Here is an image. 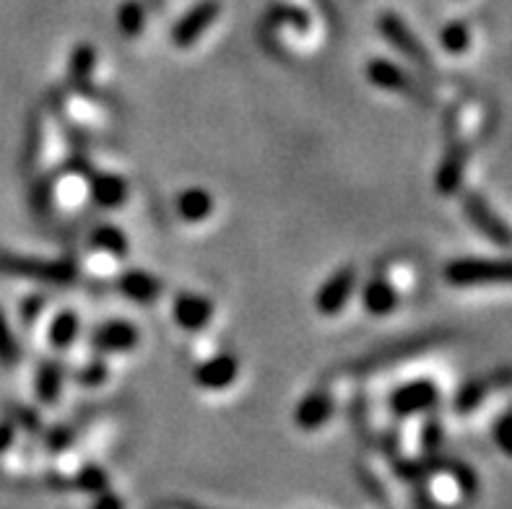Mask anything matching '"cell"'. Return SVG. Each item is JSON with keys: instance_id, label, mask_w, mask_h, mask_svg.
Returning <instances> with one entry per match:
<instances>
[{"instance_id": "cell-14", "label": "cell", "mask_w": 512, "mask_h": 509, "mask_svg": "<svg viewBox=\"0 0 512 509\" xmlns=\"http://www.w3.org/2000/svg\"><path fill=\"white\" fill-rule=\"evenodd\" d=\"M466 164H468L466 141H453L435 174V187L442 195H455L458 190H461L463 174H466Z\"/></svg>"}, {"instance_id": "cell-32", "label": "cell", "mask_w": 512, "mask_h": 509, "mask_svg": "<svg viewBox=\"0 0 512 509\" xmlns=\"http://www.w3.org/2000/svg\"><path fill=\"white\" fill-rule=\"evenodd\" d=\"M71 432H65V426H60V429H52L50 434H47V442H50V447L55 452H63L65 447L71 445Z\"/></svg>"}, {"instance_id": "cell-6", "label": "cell", "mask_w": 512, "mask_h": 509, "mask_svg": "<svg viewBox=\"0 0 512 509\" xmlns=\"http://www.w3.org/2000/svg\"><path fill=\"white\" fill-rule=\"evenodd\" d=\"M437 400H440V387H437L435 382L411 380L390 393V411L406 419V416H416V413L429 411Z\"/></svg>"}, {"instance_id": "cell-18", "label": "cell", "mask_w": 512, "mask_h": 509, "mask_svg": "<svg viewBox=\"0 0 512 509\" xmlns=\"http://www.w3.org/2000/svg\"><path fill=\"white\" fill-rule=\"evenodd\" d=\"M175 208L180 213L182 221H188V224H203V221L214 213L216 200L214 195L208 193L206 187H188V190H182L175 200Z\"/></svg>"}, {"instance_id": "cell-9", "label": "cell", "mask_w": 512, "mask_h": 509, "mask_svg": "<svg viewBox=\"0 0 512 509\" xmlns=\"http://www.w3.org/2000/svg\"><path fill=\"white\" fill-rule=\"evenodd\" d=\"M237 374H240V359L234 354H219L201 361V364L195 367L193 380L201 390L219 393V390H227V387L234 385Z\"/></svg>"}, {"instance_id": "cell-11", "label": "cell", "mask_w": 512, "mask_h": 509, "mask_svg": "<svg viewBox=\"0 0 512 509\" xmlns=\"http://www.w3.org/2000/svg\"><path fill=\"white\" fill-rule=\"evenodd\" d=\"M333 411H336V400H333L331 390L320 387V390H312L299 400L297 411H294V424L302 432H318L331 421Z\"/></svg>"}, {"instance_id": "cell-25", "label": "cell", "mask_w": 512, "mask_h": 509, "mask_svg": "<svg viewBox=\"0 0 512 509\" xmlns=\"http://www.w3.org/2000/svg\"><path fill=\"white\" fill-rule=\"evenodd\" d=\"M440 45L450 52V55H463L471 45V32H468V24L463 21H450L445 29L440 32Z\"/></svg>"}, {"instance_id": "cell-7", "label": "cell", "mask_w": 512, "mask_h": 509, "mask_svg": "<svg viewBox=\"0 0 512 509\" xmlns=\"http://www.w3.org/2000/svg\"><path fill=\"white\" fill-rule=\"evenodd\" d=\"M219 0H203L193 11H188L177 21L175 32H172V45L185 50V47H193L198 39L206 34V29L219 19Z\"/></svg>"}, {"instance_id": "cell-20", "label": "cell", "mask_w": 512, "mask_h": 509, "mask_svg": "<svg viewBox=\"0 0 512 509\" xmlns=\"http://www.w3.org/2000/svg\"><path fill=\"white\" fill-rule=\"evenodd\" d=\"M91 245L97 247L104 255H112V258H123L125 252L130 250V242L125 237V232L115 224H102L94 229L91 234Z\"/></svg>"}, {"instance_id": "cell-4", "label": "cell", "mask_w": 512, "mask_h": 509, "mask_svg": "<svg viewBox=\"0 0 512 509\" xmlns=\"http://www.w3.org/2000/svg\"><path fill=\"white\" fill-rule=\"evenodd\" d=\"M357 278L359 271L354 265H344V268H338L336 273H331L328 281H325L318 289V294H315V310L323 317L338 315V312L349 304L354 289H357Z\"/></svg>"}, {"instance_id": "cell-16", "label": "cell", "mask_w": 512, "mask_h": 509, "mask_svg": "<svg viewBox=\"0 0 512 509\" xmlns=\"http://www.w3.org/2000/svg\"><path fill=\"white\" fill-rule=\"evenodd\" d=\"M362 302H364V310L370 312V315L375 317L390 315V312H396L398 304H401V286H398L390 276L372 278L370 284L364 286Z\"/></svg>"}, {"instance_id": "cell-28", "label": "cell", "mask_w": 512, "mask_h": 509, "mask_svg": "<svg viewBox=\"0 0 512 509\" xmlns=\"http://www.w3.org/2000/svg\"><path fill=\"white\" fill-rule=\"evenodd\" d=\"M16 361H19V343L13 338L11 328H8L6 315L0 312V364L13 367Z\"/></svg>"}, {"instance_id": "cell-5", "label": "cell", "mask_w": 512, "mask_h": 509, "mask_svg": "<svg viewBox=\"0 0 512 509\" xmlns=\"http://www.w3.org/2000/svg\"><path fill=\"white\" fill-rule=\"evenodd\" d=\"M0 268L8 273H19V276L45 278L50 284H71L76 278V268L68 260H37V258H21V255H0Z\"/></svg>"}, {"instance_id": "cell-22", "label": "cell", "mask_w": 512, "mask_h": 509, "mask_svg": "<svg viewBox=\"0 0 512 509\" xmlns=\"http://www.w3.org/2000/svg\"><path fill=\"white\" fill-rule=\"evenodd\" d=\"M78 336V315L73 310L60 312L50 325V341L55 348H71Z\"/></svg>"}, {"instance_id": "cell-29", "label": "cell", "mask_w": 512, "mask_h": 509, "mask_svg": "<svg viewBox=\"0 0 512 509\" xmlns=\"http://www.w3.org/2000/svg\"><path fill=\"white\" fill-rule=\"evenodd\" d=\"M359 478H362V484L367 486V491H370L372 497L377 499V502H390V497L385 494V481L375 473V468H370L367 463L359 465Z\"/></svg>"}, {"instance_id": "cell-12", "label": "cell", "mask_w": 512, "mask_h": 509, "mask_svg": "<svg viewBox=\"0 0 512 509\" xmlns=\"http://www.w3.org/2000/svg\"><path fill=\"white\" fill-rule=\"evenodd\" d=\"M172 317L182 330H203L214 320V302L195 291H182L172 304Z\"/></svg>"}, {"instance_id": "cell-21", "label": "cell", "mask_w": 512, "mask_h": 509, "mask_svg": "<svg viewBox=\"0 0 512 509\" xmlns=\"http://www.w3.org/2000/svg\"><path fill=\"white\" fill-rule=\"evenodd\" d=\"M63 390V367L58 361H45L37 372V395L42 403H55Z\"/></svg>"}, {"instance_id": "cell-31", "label": "cell", "mask_w": 512, "mask_h": 509, "mask_svg": "<svg viewBox=\"0 0 512 509\" xmlns=\"http://www.w3.org/2000/svg\"><path fill=\"white\" fill-rule=\"evenodd\" d=\"M110 377V372H107V367H104L102 361H94V364H89V367L84 369V372L78 374V380L84 382L86 387H97L102 385L104 380Z\"/></svg>"}, {"instance_id": "cell-24", "label": "cell", "mask_w": 512, "mask_h": 509, "mask_svg": "<svg viewBox=\"0 0 512 509\" xmlns=\"http://www.w3.org/2000/svg\"><path fill=\"white\" fill-rule=\"evenodd\" d=\"M71 484L73 489L84 491V494H102V491L110 489V478L97 465H86V468H78Z\"/></svg>"}, {"instance_id": "cell-26", "label": "cell", "mask_w": 512, "mask_h": 509, "mask_svg": "<svg viewBox=\"0 0 512 509\" xmlns=\"http://www.w3.org/2000/svg\"><path fill=\"white\" fill-rule=\"evenodd\" d=\"M437 468H442V471H448L450 476L455 478V484H458V489H461V494H466V497H474L476 494V476L474 471L468 468V465L458 463V460H442Z\"/></svg>"}, {"instance_id": "cell-27", "label": "cell", "mask_w": 512, "mask_h": 509, "mask_svg": "<svg viewBox=\"0 0 512 509\" xmlns=\"http://www.w3.org/2000/svg\"><path fill=\"white\" fill-rule=\"evenodd\" d=\"M487 393H489L487 382H468L461 393H458V398H455V411L471 413L474 408L481 406V400L487 398Z\"/></svg>"}, {"instance_id": "cell-30", "label": "cell", "mask_w": 512, "mask_h": 509, "mask_svg": "<svg viewBox=\"0 0 512 509\" xmlns=\"http://www.w3.org/2000/svg\"><path fill=\"white\" fill-rule=\"evenodd\" d=\"M494 442L505 455L512 458V413H505L497 424H494Z\"/></svg>"}, {"instance_id": "cell-15", "label": "cell", "mask_w": 512, "mask_h": 509, "mask_svg": "<svg viewBox=\"0 0 512 509\" xmlns=\"http://www.w3.org/2000/svg\"><path fill=\"white\" fill-rule=\"evenodd\" d=\"M86 190L91 200L102 208H120L128 198V182L115 172H94L86 174Z\"/></svg>"}, {"instance_id": "cell-10", "label": "cell", "mask_w": 512, "mask_h": 509, "mask_svg": "<svg viewBox=\"0 0 512 509\" xmlns=\"http://www.w3.org/2000/svg\"><path fill=\"white\" fill-rule=\"evenodd\" d=\"M60 143H58V130L50 123V117L37 112L32 120V138H29V167H50L52 162H58Z\"/></svg>"}, {"instance_id": "cell-33", "label": "cell", "mask_w": 512, "mask_h": 509, "mask_svg": "<svg viewBox=\"0 0 512 509\" xmlns=\"http://www.w3.org/2000/svg\"><path fill=\"white\" fill-rule=\"evenodd\" d=\"M13 445V424H0V452Z\"/></svg>"}, {"instance_id": "cell-13", "label": "cell", "mask_w": 512, "mask_h": 509, "mask_svg": "<svg viewBox=\"0 0 512 509\" xmlns=\"http://www.w3.org/2000/svg\"><path fill=\"white\" fill-rule=\"evenodd\" d=\"M141 341L136 325H130L128 320H110V323L99 325L91 343L99 354H128Z\"/></svg>"}, {"instance_id": "cell-23", "label": "cell", "mask_w": 512, "mask_h": 509, "mask_svg": "<svg viewBox=\"0 0 512 509\" xmlns=\"http://www.w3.org/2000/svg\"><path fill=\"white\" fill-rule=\"evenodd\" d=\"M117 26H120V34L123 37H141L143 26H146V11L138 0H128L117 11Z\"/></svg>"}, {"instance_id": "cell-1", "label": "cell", "mask_w": 512, "mask_h": 509, "mask_svg": "<svg viewBox=\"0 0 512 509\" xmlns=\"http://www.w3.org/2000/svg\"><path fill=\"white\" fill-rule=\"evenodd\" d=\"M445 281L458 289L512 284V258H458L445 265Z\"/></svg>"}, {"instance_id": "cell-8", "label": "cell", "mask_w": 512, "mask_h": 509, "mask_svg": "<svg viewBox=\"0 0 512 509\" xmlns=\"http://www.w3.org/2000/svg\"><path fill=\"white\" fill-rule=\"evenodd\" d=\"M367 81L383 91H393V94H406V97L424 99L422 86H416L414 81H411L409 73L385 58H372L370 63H367Z\"/></svg>"}, {"instance_id": "cell-19", "label": "cell", "mask_w": 512, "mask_h": 509, "mask_svg": "<svg viewBox=\"0 0 512 509\" xmlns=\"http://www.w3.org/2000/svg\"><path fill=\"white\" fill-rule=\"evenodd\" d=\"M94 68H97V50H94V45H89V42H81L71 55L73 86H78V89H89L91 78H94Z\"/></svg>"}, {"instance_id": "cell-17", "label": "cell", "mask_w": 512, "mask_h": 509, "mask_svg": "<svg viewBox=\"0 0 512 509\" xmlns=\"http://www.w3.org/2000/svg\"><path fill=\"white\" fill-rule=\"evenodd\" d=\"M117 289L123 291L128 299H133V302L151 304L162 297L164 284L154 276V273H149V271H128L120 276V281H117Z\"/></svg>"}, {"instance_id": "cell-2", "label": "cell", "mask_w": 512, "mask_h": 509, "mask_svg": "<svg viewBox=\"0 0 512 509\" xmlns=\"http://www.w3.org/2000/svg\"><path fill=\"white\" fill-rule=\"evenodd\" d=\"M463 211H466L468 221L474 224L476 232L497 247H512V229L502 221V216L489 206L484 195L479 193H466L463 195Z\"/></svg>"}, {"instance_id": "cell-3", "label": "cell", "mask_w": 512, "mask_h": 509, "mask_svg": "<svg viewBox=\"0 0 512 509\" xmlns=\"http://www.w3.org/2000/svg\"><path fill=\"white\" fill-rule=\"evenodd\" d=\"M377 29H380V34L385 37V42L396 47L401 55H406L411 63L422 65V68H427V71L432 68V58H429L427 47L416 39V34L411 32L409 24H406L398 13L385 11L383 16L377 19Z\"/></svg>"}]
</instances>
